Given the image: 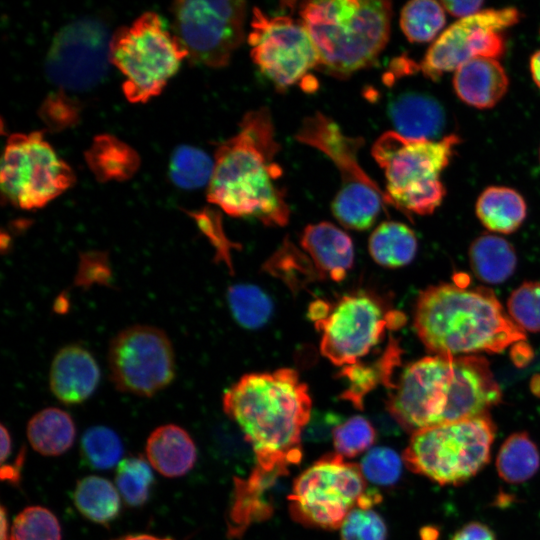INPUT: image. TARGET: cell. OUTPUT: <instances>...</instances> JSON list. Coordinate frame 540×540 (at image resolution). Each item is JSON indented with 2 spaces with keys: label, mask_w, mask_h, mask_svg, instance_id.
Here are the masks:
<instances>
[{
  "label": "cell",
  "mask_w": 540,
  "mask_h": 540,
  "mask_svg": "<svg viewBox=\"0 0 540 540\" xmlns=\"http://www.w3.org/2000/svg\"><path fill=\"white\" fill-rule=\"evenodd\" d=\"M222 402L254 451L252 475L272 481L300 462L312 400L296 370L245 374L224 392Z\"/></svg>",
  "instance_id": "6da1fadb"
},
{
  "label": "cell",
  "mask_w": 540,
  "mask_h": 540,
  "mask_svg": "<svg viewBox=\"0 0 540 540\" xmlns=\"http://www.w3.org/2000/svg\"><path fill=\"white\" fill-rule=\"evenodd\" d=\"M386 406L409 432L488 414L502 399L486 358L431 355L409 363L388 389Z\"/></svg>",
  "instance_id": "7a4b0ae2"
},
{
  "label": "cell",
  "mask_w": 540,
  "mask_h": 540,
  "mask_svg": "<svg viewBox=\"0 0 540 540\" xmlns=\"http://www.w3.org/2000/svg\"><path fill=\"white\" fill-rule=\"evenodd\" d=\"M279 149L269 109L248 111L237 133L216 150L207 200L230 216L285 226L290 210L278 182L283 175L276 161Z\"/></svg>",
  "instance_id": "3957f363"
},
{
  "label": "cell",
  "mask_w": 540,
  "mask_h": 540,
  "mask_svg": "<svg viewBox=\"0 0 540 540\" xmlns=\"http://www.w3.org/2000/svg\"><path fill=\"white\" fill-rule=\"evenodd\" d=\"M413 326L435 355L500 353L525 339L494 292L485 287L441 283L423 290L416 301Z\"/></svg>",
  "instance_id": "277c9868"
},
{
  "label": "cell",
  "mask_w": 540,
  "mask_h": 540,
  "mask_svg": "<svg viewBox=\"0 0 540 540\" xmlns=\"http://www.w3.org/2000/svg\"><path fill=\"white\" fill-rule=\"evenodd\" d=\"M300 20L316 47L317 69L344 79L376 63L390 36L392 3L319 0L302 3Z\"/></svg>",
  "instance_id": "5b68a950"
},
{
  "label": "cell",
  "mask_w": 540,
  "mask_h": 540,
  "mask_svg": "<svg viewBox=\"0 0 540 540\" xmlns=\"http://www.w3.org/2000/svg\"><path fill=\"white\" fill-rule=\"evenodd\" d=\"M459 143L456 134L426 140L410 139L396 131L383 133L371 153L384 171L389 205L407 214H432L446 194L441 173Z\"/></svg>",
  "instance_id": "8992f818"
},
{
  "label": "cell",
  "mask_w": 540,
  "mask_h": 540,
  "mask_svg": "<svg viewBox=\"0 0 540 540\" xmlns=\"http://www.w3.org/2000/svg\"><path fill=\"white\" fill-rule=\"evenodd\" d=\"M496 426L489 414L412 433L403 452L407 468L439 485H461L490 461Z\"/></svg>",
  "instance_id": "52a82bcc"
},
{
  "label": "cell",
  "mask_w": 540,
  "mask_h": 540,
  "mask_svg": "<svg viewBox=\"0 0 540 540\" xmlns=\"http://www.w3.org/2000/svg\"><path fill=\"white\" fill-rule=\"evenodd\" d=\"M295 139L320 151L337 167L341 186L331 208L338 222L348 229H369L389 201L358 162L363 137L346 135L332 118L316 112L303 119Z\"/></svg>",
  "instance_id": "ba28073f"
},
{
  "label": "cell",
  "mask_w": 540,
  "mask_h": 540,
  "mask_svg": "<svg viewBox=\"0 0 540 540\" xmlns=\"http://www.w3.org/2000/svg\"><path fill=\"white\" fill-rule=\"evenodd\" d=\"M110 62L124 75L122 89L131 103L161 93L188 53L155 12H145L111 36Z\"/></svg>",
  "instance_id": "9c48e42d"
},
{
  "label": "cell",
  "mask_w": 540,
  "mask_h": 540,
  "mask_svg": "<svg viewBox=\"0 0 540 540\" xmlns=\"http://www.w3.org/2000/svg\"><path fill=\"white\" fill-rule=\"evenodd\" d=\"M75 181L70 166L60 159L43 133H15L7 139L0 169L3 196L23 210L42 208Z\"/></svg>",
  "instance_id": "30bf717a"
},
{
  "label": "cell",
  "mask_w": 540,
  "mask_h": 540,
  "mask_svg": "<svg viewBox=\"0 0 540 540\" xmlns=\"http://www.w3.org/2000/svg\"><path fill=\"white\" fill-rule=\"evenodd\" d=\"M360 466L337 453L315 461L294 481L288 496L292 517L303 525L340 528L366 491Z\"/></svg>",
  "instance_id": "8fae6325"
},
{
  "label": "cell",
  "mask_w": 540,
  "mask_h": 540,
  "mask_svg": "<svg viewBox=\"0 0 540 540\" xmlns=\"http://www.w3.org/2000/svg\"><path fill=\"white\" fill-rule=\"evenodd\" d=\"M404 321L401 313L386 309L377 296L359 291L341 296L331 304L327 317L314 325L321 334V354L344 367L360 361L387 329Z\"/></svg>",
  "instance_id": "7c38bea8"
},
{
  "label": "cell",
  "mask_w": 540,
  "mask_h": 540,
  "mask_svg": "<svg viewBox=\"0 0 540 540\" xmlns=\"http://www.w3.org/2000/svg\"><path fill=\"white\" fill-rule=\"evenodd\" d=\"M245 1L181 0L172 4L174 35L190 62L226 66L244 40Z\"/></svg>",
  "instance_id": "4fadbf2b"
},
{
  "label": "cell",
  "mask_w": 540,
  "mask_h": 540,
  "mask_svg": "<svg viewBox=\"0 0 540 540\" xmlns=\"http://www.w3.org/2000/svg\"><path fill=\"white\" fill-rule=\"evenodd\" d=\"M248 43L260 71L283 91L303 82L317 69L316 47L303 23L289 16H271L254 7Z\"/></svg>",
  "instance_id": "5bb4252c"
},
{
  "label": "cell",
  "mask_w": 540,
  "mask_h": 540,
  "mask_svg": "<svg viewBox=\"0 0 540 540\" xmlns=\"http://www.w3.org/2000/svg\"><path fill=\"white\" fill-rule=\"evenodd\" d=\"M111 380L122 392L151 397L175 377V356L166 333L148 325L120 331L108 349Z\"/></svg>",
  "instance_id": "9a60e30c"
},
{
  "label": "cell",
  "mask_w": 540,
  "mask_h": 540,
  "mask_svg": "<svg viewBox=\"0 0 540 540\" xmlns=\"http://www.w3.org/2000/svg\"><path fill=\"white\" fill-rule=\"evenodd\" d=\"M519 19L520 12L514 7L481 10L459 19L434 40L419 69L426 77L437 80L474 58L498 60L505 51L502 31Z\"/></svg>",
  "instance_id": "2e32d148"
},
{
  "label": "cell",
  "mask_w": 540,
  "mask_h": 540,
  "mask_svg": "<svg viewBox=\"0 0 540 540\" xmlns=\"http://www.w3.org/2000/svg\"><path fill=\"white\" fill-rule=\"evenodd\" d=\"M111 38L105 24L82 18L61 28L46 59L49 80L61 89L88 91L105 77L110 62Z\"/></svg>",
  "instance_id": "e0dca14e"
},
{
  "label": "cell",
  "mask_w": 540,
  "mask_h": 540,
  "mask_svg": "<svg viewBox=\"0 0 540 540\" xmlns=\"http://www.w3.org/2000/svg\"><path fill=\"white\" fill-rule=\"evenodd\" d=\"M99 381L97 361L84 347L65 346L53 358L49 386L54 396L64 404L84 402L94 393Z\"/></svg>",
  "instance_id": "ac0fdd59"
},
{
  "label": "cell",
  "mask_w": 540,
  "mask_h": 540,
  "mask_svg": "<svg viewBox=\"0 0 540 540\" xmlns=\"http://www.w3.org/2000/svg\"><path fill=\"white\" fill-rule=\"evenodd\" d=\"M300 245L323 279L340 282L353 266V241L331 222L307 225L301 234Z\"/></svg>",
  "instance_id": "d6986e66"
},
{
  "label": "cell",
  "mask_w": 540,
  "mask_h": 540,
  "mask_svg": "<svg viewBox=\"0 0 540 540\" xmlns=\"http://www.w3.org/2000/svg\"><path fill=\"white\" fill-rule=\"evenodd\" d=\"M387 113L396 132L410 139L439 140L447 124L440 102L420 92L407 91L394 96Z\"/></svg>",
  "instance_id": "ffe728a7"
},
{
  "label": "cell",
  "mask_w": 540,
  "mask_h": 540,
  "mask_svg": "<svg viewBox=\"0 0 540 540\" xmlns=\"http://www.w3.org/2000/svg\"><path fill=\"white\" fill-rule=\"evenodd\" d=\"M452 83L462 102L478 109H487L504 97L509 79L498 60L479 57L458 67Z\"/></svg>",
  "instance_id": "44dd1931"
},
{
  "label": "cell",
  "mask_w": 540,
  "mask_h": 540,
  "mask_svg": "<svg viewBox=\"0 0 540 540\" xmlns=\"http://www.w3.org/2000/svg\"><path fill=\"white\" fill-rule=\"evenodd\" d=\"M148 462L166 477L187 474L197 459V450L190 435L180 426L167 424L156 428L146 443Z\"/></svg>",
  "instance_id": "7402d4cb"
},
{
  "label": "cell",
  "mask_w": 540,
  "mask_h": 540,
  "mask_svg": "<svg viewBox=\"0 0 540 540\" xmlns=\"http://www.w3.org/2000/svg\"><path fill=\"white\" fill-rule=\"evenodd\" d=\"M400 353L398 344L391 339L382 355L374 361L368 363L358 361L341 367L338 377L346 382L341 398L362 409L365 397L378 385L390 389L395 367L399 364Z\"/></svg>",
  "instance_id": "603a6c76"
},
{
  "label": "cell",
  "mask_w": 540,
  "mask_h": 540,
  "mask_svg": "<svg viewBox=\"0 0 540 540\" xmlns=\"http://www.w3.org/2000/svg\"><path fill=\"white\" fill-rule=\"evenodd\" d=\"M475 211L489 231L510 234L523 223L527 206L522 195L515 189L489 186L479 195Z\"/></svg>",
  "instance_id": "cb8c5ba5"
},
{
  "label": "cell",
  "mask_w": 540,
  "mask_h": 540,
  "mask_svg": "<svg viewBox=\"0 0 540 540\" xmlns=\"http://www.w3.org/2000/svg\"><path fill=\"white\" fill-rule=\"evenodd\" d=\"M469 259L475 276L489 284L506 281L517 265L514 247L506 239L491 234H483L472 242Z\"/></svg>",
  "instance_id": "d4e9b609"
},
{
  "label": "cell",
  "mask_w": 540,
  "mask_h": 540,
  "mask_svg": "<svg viewBox=\"0 0 540 540\" xmlns=\"http://www.w3.org/2000/svg\"><path fill=\"white\" fill-rule=\"evenodd\" d=\"M76 428L70 414L59 408H45L28 422L27 437L32 448L44 456H58L73 444Z\"/></svg>",
  "instance_id": "484cf974"
},
{
  "label": "cell",
  "mask_w": 540,
  "mask_h": 540,
  "mask_svg": "<svg viewBox=\"0 0 540 540\" xmlns=\"http://www.w3.org/2000/svg\"><path fill=\"white\" fill-rule=\"evenodd\" d=\"M86 161L99 181L130 178L140 159L129 145L111 135H98L85 153Z\"/></svg>",
  "instance_id": "4316f807"
},
{
  "label": "cell",
  "mask_w": 540,
  "mask_h": 540,
  "mask_svg": "<svg viewBox=\"0 0 540 540\" xmlns=\"http://www.w3.org/2000/svg\"><path fill=\"white\" fill-rule=\"evenodd\" d=\"M418 242L414 231L404 223L385 221L371 233L368 251L380 266L399 268L409 264L415 257Z\"/></svg>",
  "instance_id": "83f0119b"
},
{
  "label": "cell",
  "mask_w": 540,
  "mask_h": 540,
  "mask_svg": "<svg viewBox=\"0 0 540 540\" xmlns=\"http://www.w3.org/2000/svg\"><path fill=\"white\" fill-rule=\"evenodd\" d=\"M73 502L85 518L102 525L114 521L121 509L116 487L109 480L95 475L78 481Z\"/></svg>",
  "instance_id": "f1b7e54d"
},
{
  "label": "cell",
  "mask_w": 540,
  "mask_h": 540,
  "mask_svg": "<svg viewBox=\"0 0 540 540\" xmlns=\"http://www.w3.org/2000/svg\"><path fill=\"white\" fill-rule=\"evenodd\" d=\"M540 466V453L527 432L511 434L501 445L496 468L507 483H523L534 476Z\"/></svg>",
  "instance_id": "f546056e"
},
{
  "label": "cell",
  "mask_w": 540,
  "mask_h": 540,
  "mask_svg": "<svg viewBox=\"0 0 540 540\" xmlns=\"http://www.w3.org/2000/svg\"><path fill=\"white\" fill-rule=\"evenodd\" d=\"M263 268L294 292L305 289L315 281L324 280L310 257L290 240L283 241Z\"/></svg>",
  "instance_id": "4dcf8cb0"
},
{
  "label": "cell",
  "mask_w": 540,
  "mask_h": 540,
  "mask_svg": "<svg viewBox=\"0 0 540 540\" xmlns=\"http://www.w3.org/2000/svg\"><path fill=\"white\" fill-rule=\"evenodd\" d=\"M446 23L445 10L440 2L413 0L400 13V27L411 43H426L436 38Z\"/></svg>",
  "instance_id": "1f68e13d"
},
{
  "label": "cell",
  "mask_w": 540,
  "mask_h": 540,
  "mask_svg": "<svg viewBox=\"0 0 540 540\" xmlns=\"http://www.w3.org/2000/svg\"><path fill=\"white\" fill-rule=\"evenodd\" d=\"M227 301L234 319L247 329L262 327L270 319L273 303L259 287L236 284L227 292Z\"/></svg>",
  "instance_id": "d6a6232c"
},
{
  "label": "cell",
  "mask_w": 540,
  "mask_h": 540,
  "mask_svg": "<svg viewBox=\"0 0 540 540\" xmlns=\"http://www.w3.org/2000/svg\"><path fill=\"white\" fill-rule=\"evenodd\" d=\"M214 162L202 150L181 145L175 149L170 161V177L179 187L196 189L209 184Z\"/></svg>",
  "instance_id": "836d02e7"
},
{
  "label": "cell",
  "mask_w": 540,
  "mask_h": 540,
  "mask_svg": "<svg viewBox=\"0 0 540 540\" xmlns=\"http://www.w3.org/2000/svg\"><path fill=\"white\" fill-rule=\"evenodd\" d=\"M154 476L149 463L141 456H131L118 463L115 484L126 504L138 507L149 498Z\"/></svg>",
  "instance_id": "e575fe53"
},
{
  "label": "cell",
  "mask_w": 540,
  "mask_h": 540,
  "mask_svg": "<svg viewBox=\"0 0 540 540\" xmlns=\"http://www.w3.org/2000/svg\"><path fill=\"white\" fill-rule=\"evenodd\" d=\"M123 454L119 436L105 426L87 429L81 439V455L93 469L104 470L118 463Z\"/></svg>",
  "instance_id": "d590c367"
},
{
  "label": "cell",
  "mask_w": 540,
  "mask_h": 540,
  "mask_svg": "<svg viewBox=\"0 0 540 540\" xmlns=\"http://www.w3.org/2000/svg\"><path fill=\"white\" fill-rule=\"evenodd\" d=\"M10 540H61V527L50 510L30 506L14 519Z\"/></svg>",
  "instance_id": "8d00e7d4"
},
{
  "label": "cell",
  "mask_w": 540,
  "mask_h": 540,
  "mask_svg": "<svg viewBox=\"0 0 540 540\" xmlns=\"http://www.w3.org/2000/svg\"><path fill=\"white\" fill-rule=\"evenodd\" d=\"M336 453L342 457L353 458L370 450L376 439V431L363 416H353L337 424L332 430Z\"/></svg>",
  "instance_id": "74e56055"
},
{
  "label": "cell",
  "mask_w": 540,
  "mask_h": 540,
  "mask_svg": "<svg viewBox=\"0 0 540 540\" xmlns=\"http://www.w3.org/2000/svg\"><path fill=\"white\" fill-rule=\"evenodd\" d=\"M511 319L524 331L540 332V282H524L507 301Z\"/></svg>",
  "instance_id": "f35d334b"
},
{
  "label": "cell",
  "mask_w": 540,
  "mask_h": 540,
  "mask_svg": "<svg viewBox=\"0 0 540 540\" xmlns=\"http://www.w3.org/2000/svg\"><path fill=\"white\" fill-rule=\"evenodd\" d=\"M403 459L391 448L375 447L366 452L360 469L366 480L380 486L394 485L400 479Z\"/></svg>",
  "instance_id": "ab89813d"
},
{
  "label": "cell",
  "mask_w": 540,
  "mask_h": 540,
  "mask_svg": "<svg viewBox=\"0 0 540 540\" xmlns=\"http://www.w3.org/2000/svg\"><path fill=\"white\" fill-rule=\"evenodd\" d=\"M341 540H386L387 526L372 509L354 508L340 527Z\"/></svg>",
  "instance_id": "60d3db41"
},
{
  "label": "cell",
  "mask_w": 540,
  "mask_h": 540,
  "mask_svg": "<svg viewBox=\"0 0 540 540\" xmlns=\"http://www.w3.org/2000/svg\"><path fill=\"white\" fill-rule=\"evenodd\" d=\"M77 107L63 94L50 95L43 103L41 115L51 127L61 128L73 124L77 119Z\"/></svg>",
  "instance_id": "b9f144b4"
},
{
  "label": "cell",
  "mask_w": 540,
  "mask_h": 540,
  "mask_svg": "<svg viewBox=\"0 0 540 540\" xmlns=\"http://www.w3.org/2000/svg\"><path fill=\"white\" fill-rule=\"evenodd\" d=\"M193 216L204 234L217 247L218 255H222L223 260H227L230 265V247L233 244L226 238L221 225L219 215L211 210H203L193 213Z\"/></svg>",
  "instance_id": "7bdbcfd3"
},
{
  "label": "cell",
  "mask_w": 540,
  "mask_h": 540,
  "mask_svg": "<svg viewBox=\"0 0 540 540\" xmlns=\"http://www.w3.org/2000/svg\"><path fill=\"white\" fill-rule=\"evenodd\" d=\"M110 275L107 258L103 253L92 252L82 255L77 275L79 285L106 284Z\"/></svg>",
  "instance_id": "ee69618b"
},
{
  "label": "cell",
  "mask_w": 540,
  "mask_h": 540,
  "mask_svg": "<svg viewBox=\"0 0 540 540\" xmlns=\"http://www.w3.org/2000/svg\"><path fill=\"white\" fill-rule=\"evenodd\" d=\"M451 540H497L495 533L487 525L473 521L465 524Z\"/></svg>",
  "instance_id": "f6af8a7d"
},
{
  "label": "cell",
  "mask_w": 540,
  "mask_h": 540,
  "mask_svg": "<svg viewBox=\"0 0 540 540\" xmlns=\"http://www.w3.org/2000/svg\"><path fill=\"white\" fill-rule=\"evenodd\" d=\"M444 10L450 15L460 19L474 15L481 11L483 1H441Z\"/></svg>",
  "instance_id": "bcb514c9"
},
{
  "label": "cell",
  "mask_w": 540,
  "mask_h": 540,
  "mask_svg": "<svg viewBox=\"0 0 540 540\" xmlns=\"http://www.w3.org/2000/svg\"><path fill=\"white\" fill-rule=\"evenodd\" d=\"M26 456V449L23 447L18 457L15 459L12 464H2L0 470V477L3 481H8L12 485H18L20 481L21 469L24 464Z\"/></svg>",
  "instance_id": "7dc6e473"
},
{
  "label": "cell",
  "mask_w": 540,
  "mask_h": 540,
  "mask_svg": "<svg viewBox=\"0 0 540 540\" xmlns=\"http://www.w3.org/2000/svg\"><path fill=\"white\" fill-rule=\"evenodd\" d=\"M331 303L322 299L313 301L308 308V317L314 323L325 319L330 311Z\"/></svg>",
  "instance_id": "c3c4849f"
},
{
  "label": "cell",
  "mask_w": 540,
  "mask_h": 540,
  "mask_svg": "<svg viewBox=\"0 0 540 540\" xmlns=\"http://www.w3.org/2000/svg\"><path fill=\"white\" fill-rule=\"evenodd\" d=\"M12 448V441L9 431L1 425V464L9 457Z\"/></svg>",
  "instance_id": "681fc988"
},
{
  "label": "cell",
  "mask_w": 540,
  "mask_h": 540,
  "mask_svg": "<svg viewBox=\"0 0 540 540\" xmlns=\"http://www.w3.org/2000/svg\"><path fill=\"white\" fill-rule=\"evenodd\" d=\"M530 72L536 86L540 89V50H537L530 58Z\"/></svg>",
  "instance_id": "f907efd6"
},
{
  "label": "cell",
  "mask_w": 540,
  "mask_h": 540,
  "mask_svg": "<svg viewBox=\"0 0 540 540\" xmlns=\"http://www.w3.org/2000/svg\"><path fill=\"white\" fill-rule=\"evenodd\" d=\"M8 535V519L5 507H1V540H9Z\"/></svg>",
  "instance_id": "816d5d0a"
},
{
  "label": "cell",
  "mask_w": 540,
  "mask_h": 540,
  "mask_svg": "<svg viewBox=\"0 0 540 540\" xmlns=\"http://www.w3.org/2000/svg\"><path fill=\"white\" fill-rule=\"evenodd\" d=\"M114 540H172L170 538H159L147 534L127 535Z\"/></svg>",
  "instance_id": "f5cc1de1"
},
{
  "label": "cell",
  "mask_w": 540,
  "mask_h": 540,
  "mask_svg": "<svg viewBox=\"0 0 540 540\" xmlns=\"http://www.w3.org/2000/svg\"><path fill=\"white\" fill-rule=\"evenodd\" d=\"M439 532L436 528L425 527L421 530V539L422 540H437Z\"/></svg>",
  "instance_id": "db71d44e"
},
{
  "label": "cell",
  "mask_w": 540,
  "mask_h": 540,
  "mask_svg": "<svg viewBox=\"0 0 540 540\" xmlns=\"http://www.w3.org/2000/svg\"><path fill=\"white\" fill-rule=\"evenodd\" d=\"M539 161H540V148H539Z\"/></svg>",
  "instance_id": "11a10c76"
}]
</instances>
